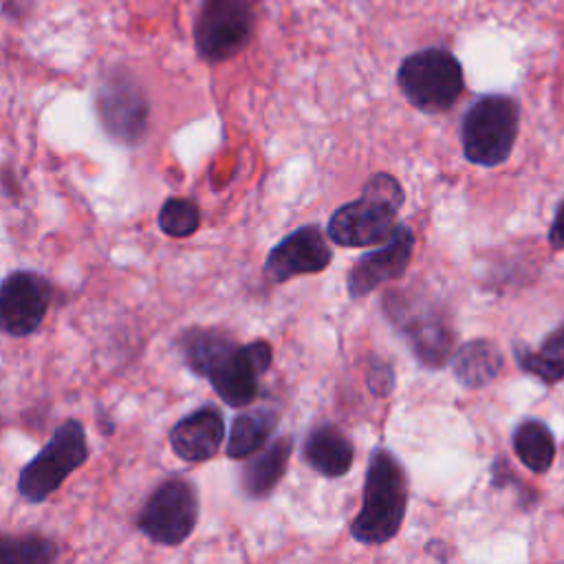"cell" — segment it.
Segmentation results:
<instances>
[{
	"instance_id": "6da1fadb",
	"label": "cell",
	"mask_w": 564,
	"mask_h": 564,
	"mask_svg": "<svg viewBox=\"0 0 564 564\" xmlns=\"http://www.w3.org/2000/svg\"><path fill=\"white\" fill-rule=\"evenodd\" d=\"M181 355L185 366L205 377L216 394L231 408L249 405L258 392V379L271 366V346L262 339L236 344L216 328H192L183 333Z\"/></svg>"
},
{
	"instance_id": "7a4b0ae2",
	"label": "cell",
	"mask_w": 564,
	"mask_h": 564,
	"mask_svg": "<svg viewBox=\"0 0 564 564\" xmlns=\"http://www.w3.org/2000/svg\"><path fill=\"white\" fill-rule=\"evenodd\" d=\"M408 507V480L401 463L388 449L370 454L364 502L350 524L355 540L364 544H383L401 529Z\"/></svg>"
},
{
	"instance_id": "3957f363",
	"label": "cell",
	"mask_w": 564,
	"mask_h": 564,
	"mask_svg": "<svg viewBox=\"0 0 564 564\" xmlns=\"http://www.w3.org/2000/svg\"><path fill=\"white\" fill-rule=\"evenodd\" d=\"M403 189L390 174H372L357 200L341 205L328 220V238L344 247H368L390 238Z\"/></svg>"
},
{
	"instance_id": "277c9868",
	"label": "cell",
	"mask_w": 564,
	"mask_h": 564,
	"mask_svg": "<svg viewBox=\"0 0 564 564\" xmlns=\"http://www.w3.org/2000/svg\"><path fill=\"white\" fill-rule=\"evenodd\" d=\"M86 460V430L77 419H66L53 430L48 443L20 469L15 489L26 502H44Z\"/></svg>"
},
{
	"instance_id": "5b68a950",
	"label": "cell",
	"mask_w": 564,
	"mask_h": 564,
	"mask_svg": "<svg viewBox=\"0 0 564 564\" xmlns=\"http://www.w3.org/2000/svg\"><path fill=\"white\" fill-rule=\"evenodd\" d=\"M520 128V106L509 95H485L463 117L465 159L476 165H498L509 159Z\"/></svg>"
},
{
	"instance_id": "8992f818",
	"label": "cell",
	"mask_w": 564,
	"mask_h": 564,
	"mask_svg": "<svg viewBox=\"0 0 564 564\" xmlns=\"http://www.w3.org/2000/svg\"><path fill=\"white\" fill-rule=\"evenodd\" d=\"M397 84L403 97L423 112L449 110L465 88L460 62L441 46L408 55L397 70Z\"/></svg>"
},
{
	"instance_id": "52a82bcc",
	"label": "cell",
	"mask_w": 564,
	"mask_h": 564,
	"mask_svg": "<svg viewBox=\"0 0 564 564\" xmlns=\"http://www.w3.org/2000/svg\"><path fill=\"white\" fill-rule=\"evenodd\" d=\"M386 313L425 366H443L452 355L454 335L438 304L408 293H388Z\"/></svg>"
},
{
	"instance_id": "ba28073f",
	"label": "cell",
	"mask_w": 564,
	"mask_h": 564,
	"mask_svg": "<svg viewBox=\"0 0 564 564\" xmlns=\"http://www.w3.org/2000/svg\"><path fill=\"white\" fill-rule=\"evenodd\" d=\"M256 0H203L194 20V44L205 62L238 55L256 29Z\"/></svg>"
},
{
	"instance_id": "9c48e42d",
	"label": "cell",
	"mask_w": 564,
	"mask_h": 564,
	"mask_svg": "<svg viewBox=\"0 0 564 564\" xmlns=\"http://www.w3.org/2000/svg\"><path fill=\"white\" fill-rule=\"evenodd\" d=\"M95 110L110 139L137 145L145 139L150 104L139 82L123 68H110L97 84Z\"/></svg>"
},
{
	"instance_id": "30bf717a",
	"label": "cell",
	"mask_w": 564,
	"mask_h": 564,
	"mask_svg": "<svg viewBox=\"0 0 564 564\" xmlns=\"http://www.w3.org/2000/svg\"><path fill=\"white\" fill-rule=\"evenodd\" d=\"M198 522V494L196 487L181 478L170 476L145 500L137 516V529L154 544L178 546L185 542Z\"/></svg>"
},
{
	"instance_id": "8fae6325",
	"label": "cell",
	"mask_w": 564,
	"mask_h": 564,
	"mask_svg": "<svg viewBox=\"0 0 564 564\" xmlns=\"http://www.w3.org/2000/svg\"><path fill=\"white\" fill-rule=\"evenodd\" d=\"M53 300L51 282L37 271L18 269L0 282V330L11 337L35 333Z\"/></svg>"
},
{
	"instance_id": "7c38bea8",
	"label": "cell",
	"mask_w": 564,
	"mask_h": 564,
	"mask_svg": "<svg viewBox=\"0 0 564 564\" xmlns=\"http://www.w3.org/2000/svg\"><path fill=\"white\" fill-rule=\"evenodd\" d=\"M333 260V251L317 225H304L280 240L267 256L264 273L271 282L282 284L295 275L319 273Z\"/></svg>"
},
{
	"instance_id": "4fadbf2b",
	"label": "cell",
	"mask_w": 564,
	"mask_h": 564,
	"mask_svg": "<svg viewBox=\"0 0 564 564\" xmlns=\"http://www.w3.org/2000/svg\"><path fill=\"white\" fill-rule=\"evenodd\" d=\"M414 249V236L408 227L397 225L383 247L361 256L348 271L350 297H361L375 291L379 284L401 278Z\"/></svg>"
},
{
	"instance_id": "5bb4252c",
	"label": "cell",
	"mask_w": 564,
	"mask_h": 564,
	"mask_svg": "<svg viewBox=\"0 0 564 564\" xmlns=\"http://www.w3.org/2000/svg\"><path fill=\"white\" fill-rule=\"evenodd\" d=\"M225 438V419L214 405H203L178 419L170 430L172 452L187 463L209 460Z\"/></svg>"
},
{
	"instance_id": "9a60e30c",
	"label": "cell",
	"mask_w": 564,
	"mask_h": 564,
	"mask_svg": "<svg viewBox=\"0 0 564 564\" xmlns=\"http://www.w3.org/2000/svg\"><path fill=\"white\" fill-rule=\"evenodd\" d=\"M304 460L322 476H344L352 465V443L339 427L324 423L306 436Z\"/></svg>"
},
{
	"instance_id": "2e32d148",
	"label": "cell",
	"mask_w": 564,
	"mask_h": 564,
	"mask_svg": "<svg viewBox=\"0 0 564 564\" xmlns=\"http://www.w3.org/2000/svg\"><path fill=\"white\" fill-rule=\"evenodd\" d=\"M293 449L291 436H280L260 454H256L242 469V489L251 498H264L284 476Z\"/></svg>"
},
{
	"instance_id": "e0dca14e",
	"label": "cell",
	"mask_w": 564,
	"mask_h": 564,
	"mask_svg": "<svg viewBox=\"0 0 564 564\" xmlns=\"http://www.w3.org/2000/svg\"><path fill=\"white\" fill-rule=\"evenodd\" d=\"M502 357L498 348L487 339H471L458 348L452 359V370L458 383L465 388H482L498 377Z\"/></svg>"
},
{
	"instance_id": "ac0fdd59",
	"label": "cell",
	"mask_w": 564,
	"mask_h": 564,
	"mask_svg": "<svg viewBox=\"0 0 564 564\" xmlns=\"http://www.w3.org/2000/svg\"><path fill=\"white\" fill-rule=\"evenodd\" d=\"M278 416L269 408H256L238 414L234 419L229 441H227V456L229 458H249L264 447L269 436L275 430Z\"/></svg>"
},
{
	"instance_id": "d6986e66",
	"label": "cell",
	"mask_w": 564,
	"mask_h": 564,
	"mask_svg": "<svg viewBox=\"0 0 564 564\" xmlns=\"http://www.w3.org/2000/svg\"><path fill=\"white\" fill-rule=\"evenodd\" d=\"M513 452L527 469L533 474H544L555 458V441L551 430L538 419L522 421L513 432Z\"/></svg>"
},
{
	"instance_id": "ffe728a7",
	"label": "cell",
	"mask_w": 564,
	"mask_h": 564,
	"mask_svg": "<svg viewBox=\"0 0 564 564\" xmlns=\"http://www.w3.org/2000/svg\"><path fill=\"white\" fill-rule=\"evenodd\" d=\"M516 359L524 372L544 383L564 381V324L557 326L538 350L516 346Z\"/></svg>"
},
{
	"instance_id": "44dd1931",
	"label": "cell",
	"mask_w": 564,
	"mask_h": 564,
	"mask_svg": "<svg viewBox=\"0 0 564 564\" xmlns=\"http://www.w3.org/2000/svg\"><path fill=\"white\" fill-rule=\"evenodd\" d=\"M57 555L55 542L44 535H0V564H48Z\"/></svg>"
},
{
	"instance_id": "7402d4cb",
	"label": "cell",
	"mask_w": 564,
	"mask_h": 564,
	"mask_svg": "<svg viewBox=\"0 0 564 564\" xmlns=\"http://www.w3.org/2000/svg\"><path fill=\"white\" fill-rule=\"evenodd\" d=\"M156 223L163 234H167L172 238H185L198 229L200 212L194 200L174 196L163 203V207L159 209Z\"/></svg>"
},
{
	"instance_id": "603a6c76",
	"label": "cell",
	"mask_w": 564,
	"mask_h": 564,
	"mask_svg": "<svg viewBox=\"0 0 564 564\" xmlns=\"http://www.w3.org/2000/svg\"><path fill=\"white\" fill-rule=\"evenodd\" d=\"M392 370L386 366V364H375L370 368V375H368V383H370V390L375 394H388L390 388H392Z\"/></svg>"
},
{
	"instance_id": "cb8c5ba5",
	"label": "cell",
	"mask_w": 564,
	"mask_h": 564,
	"mask_svg": "<svg viewBox=\"0 0 564 564\" xmlns=\"http://www.w3.org/2000/svg\"><path fill=\"white\" fill-rule=\"evenodd\" d=\"M549 242L551 247L555 249H562L564 247V203L557 207V214L551 223V229H549Z\"/></svg>"
},
{
	"instance_id": "d4e9b609",
	"label": "cell",
	"mask_w": 564,
	"mask_h": 564,
	"mask_svg": "<svg viewBox=\"0 0 564 564\" xmlns=\"http://www.w3.org/2000/svg\"><path fill=\"white\" fill-rule=\"evenodd\" d=\"M0 7L4 13H9L11 18H22L29 7H31V0H0Z\"/></svg>"
}]
</instances>
